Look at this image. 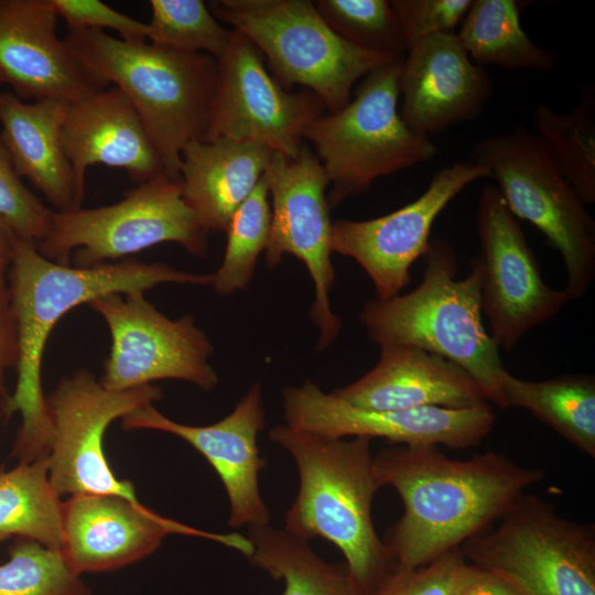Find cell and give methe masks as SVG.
I'll return each mask as SVG.
<instances>
[{
  "instance_id": "cell-1",
  "label": "cell",
  "mask_w": 595,
  "mask_h": 595,
  "mask_svg": "<svg viewBox=\"0 0 595 595\" xmlns=\"http://www.w3.org/2000/svg\"><path fill=\"white\" fill-rule=\"evenodd\" d=\"M374 464L381 487H393L403 504L383 540L393 571L416 569L459 548L544 477L542 469L520 466L501 453L459 461L437 445L385 448Z\"/></svg>"
},
{
  "instance_id": "cell-2",
  "label": "cell",
  "mask_w": 595,
  "mask_h": 595,
  "mask_svg": "<svg viewBox=\"0 0 595 595\" xmlns=\"http://www.w3.org/2000/svg\"><path fill=\"white\" fill-rule=\"evenodd\" d=\"M10 302L18 335L17 383L3 413H19L12 454L32 462L48 454L52 424L42 387V359L55 324L72 309L94 299L145 292L163 283L210 285L213 273L181 271L163 262L127 258L79 268L44 257L35 244L15 237L10 262Z\"/></svg>"
},
{
  "instance_id": "cell-3",
  "label": "cell",
  "mask_w": 595,
  "mask_h": 595,
  "mask_svg": "<svg viewBox=\"0 0 595 595\" xmlns=\"http://www.w3.org/2000/svg\"><path fill=\"white\" fill-rule=\"evenodd\" d=\"M269 437L290 453L299 470V493L284 530L306 541L322 538L333 543L361 595L369 593L393 571L371 517L374 496L381 488L372 439H332L286 425L271 429Z\"/></svg>"
},
{
  "instance_id": "cell-4",
  "label": "cell",
  "mask_w": 595,
  "mask_h": 595,
  "mask_svg": "<svg viewBox=\"0 0 595 595\" xmlns=\"http://www.w3.org/2000/svg\"><path fill=\"white\" fill-rule=\"evenodd\" d=\"M420 284L403 295L372 299L359 317L380 347L411 346L441 356L464 369L489 402L506 409L499 387L505 369L499 348L485 328L480 309V261L457 279L458 261L445 240H431Z\"/></svg>"
},
{
  "instance_id": "cell-5",
  "label": "cell",
  "mask_w": 595,
  "mask_h": 595,
  "mask_svg": "<svg viewBox=\"0 0 595 595\" xmlns=\"http://www.w3.org/2000/svg\"><path fill=\"white\" fill-rule=\"evenodd\" d=\"M65 42L93 73L121 89L137 109L167 177L180 178L184 147L204 140L217 60L149 42L129 43L104 31H69Z\"/></svg>"
},
{
  "instance_id": "cell-6",
  "label": "cell",
  "mask_w": 595,
  "mask_h": 595,
  "mask_svg": "<svg viewBox=\"0 0 595 595\" xmlns=\"http://www.w3.org/2000/svg\"><path fill=\"white\" fill-rule=\"evenodd\" d=\"M404 56L367 74L354 98L305 129L331 188V208L366 192L381 176L425 163L437 152L430 137L413 131L398 110Z\"/></svg>"
},
{
  "instance_id": "cell-7",
  "label": "cell",
  "mask_w": 595,
  "mask_h": 595,
  "mask_svg": "<svg viewBox=\"0 0 595 595\" xmlns=\"http://www.w3.org/2000/svg\"><path fill=\"white\" fill-rule=\"evenodd\" d=\"M213 15L264 56L279 84L314 93L326 112L350 100L354 84L398 57L359 48L338 36L310 0H213Z\"/></svg>"
},
{
  "instance_id": "cell-8",
  "label": "cell",
  "mask_w": 595,
  "mask_h": 595,
  "mask_svg": "<svg viewBox=\"0 0 595 595\" xmlns=\"http://www.w3.org/2000/svg\"><path fill=\"white\" fill-rule=\"evenodd\" d=\"M470 160L486 165L510 212L532 224L561 255L569 301L595 279V221L538 136L523 126L475 143Z\"/></svg>"
},
{
  "instance_id": "cell-9",
  "label": "cell",
  "mask_w": 595,
  "mask_h": 595,
  "mask_svg": "<svg viewBox=\"0 0 595 595\" xmlns=\"http://www.w3.org/2000/svg\"><path fill=\"white\" fill-rule=\"evenodd\" d=\"M500 520L459 547L464 558L520 595H595L594 526L569 520L524 493Z\"/></svg>"
},
{
  "instance_id": "cell-10",
  "label": "cell",
  "mask_w": 595,
  "mask_h": 595,
  "mask_svg": "<svg viewBox=\"0 0 595 595\" xmlns=\"http://www.w3.org/2000/svg\"><path fill=\"white\" fill-rule=\"evenodd\" d=\"M207 234L183 197L180 178L138 184L116 204L55 212L39 251L57 263L88 268L116 262L163 242L207 255Z\"/></svg>"
},
{
  "instance_id": "cell-11",
  "label": "cell",
  "mask_w": 595,
  "mask_h": 595,
  "mask_svg": "<svg viewBox=\"0 0 595 595\" xmlns=\"http://www.w3.org/2000/svg\"><path fill=\"white\" fill-rule=\"evenodd\" d=\"M162 390L153 385L113 391L85 369L60 380L46 397L52 424L48 478L63 495H115L140 504L131 482L119 479L104 451V435L117 419L153 404Z\"/></svg>"
},
{
  "instance_id": "cell-12",
  "label": "cell",
  "mask_w": 595,
  "mask_h": 595,
  "mask_svg": "<svg viewBox=\"0 0 595 595\" xmlns=\"http://www.w3.org/2000/svg\"><path fill=\"white\" fill-rule=\"evenodd\" d=\"M106 323L111 338L101 385L123 391L161 379L212 390L218 376L208 358L213 346L192 315L171 320L143 292L113 293L87 304Z\"/></svg>"
},
{
  "instance_id": "cell-13",
  "label": "cell",
  "mask_w": 595,
  "mask_h": 595,
  "mask_svg": "<svg viewBox=\"0 0 595 595\" xmlns=\"http://www.w3.org/2000/svg\"><path fill=\"white\" fill-rule=\"evenodd\" d=\"M475 220L482 313L495 344L510 351L529 331L556 316L569 298L544 282L518 218L496 186L483 187Z\"/></svg>"
},
{
  "instance_id": "cell-14",
  "label": "cell",
  "mask_w": 595,
  "mask_h": 595,
  "mask_svg": "<svg viewBox=\"0 0 595 595\" xmlns=\"http://www.w3.org/2000/svg\"><path fill=\"white\" fill-rule=\"evenodd\" d=\"M310 90L288 91L267 71L262 55L240 32L231 30L217 77L203 141H252L295 158L307 126L325 113Z\"/></svg>"
},
{
  "instance_id": "cell-15",
  "label": "cell",
  "mask_w": 595,
  "mask_h": 595,
  "mask_svg": "<svg viewBox=\"0 0 595 595\" xmlns=\"http://www.w3.org/2000/svg\"><path fill=\"white\" fill-rule=\"evenodd\" d=\"M264 176L272 198L267 266L273 269L290 253L306 267L315 291L310 316L320 329L317 349L323 350L342 327L328 298L335 270L331 261L333 223L326 197L327 176L305 144L295 158L272 153Z\"/></svg>"
},
{
  "instance_id": "cell-16",
  "label": "cell",
  "mask_w": 595,
  "mask_h": 595,
  "mask_svg": "<svg viewBox=\"0 0 595 595\" xmlns=\"http://www.w3.org/2000/svg\"><path fill=\"white\" fill-rule=\"evenodd\" d=\"M488 177L489 169L470 159L446 165L433 174L419 197L394 212L333 223L332 252L354 259L371 279L378 299L399 295L410 283L412 263L429 249L436 217L466 186Z\"/></svg>"
},
{
  "instance_id": "cell-17",
  "label": "cell",
  "mask_w": 595,
  "mask_h": 595,
  "mask_svg": "<svg viewBox=\"0 0 595 595\" xmlns=\"http://www.w3.org/2000/svg\"><path fill=\"white\" fill-rule=\"evenodd\" d=\"M282 396L286 426L332 439L380 437L392 444L465 450L480 444L496 420L489 404L469 409H361L323 392L311 381L285 388Z\"/></svg>"
},
{
  "instance_id": "cell-18",
  "label": "cell",
  "mask_w": 595,
  "mask_h": 595,
  "mask_svg": "<svg viewBox=\"0 0 595 595\" xmlns=\"http://www.w3.org/2000/svg\"><path fill=\"white\" fill-rule=\"evenodd\" d=\"M173 533L209 539L246 556L252 550L247 537L198 530L121 496L79 494L63 501L61 551L78 575L111 572L138 562Z\"/></svg>"
},
{
  "instance_id": "cell-19",
  "label": "cell",
  "mask_w": 595,
  "mask_h": 595,
  "mask_svg": "<svg viewBox=\"0 0 595 595\" xmlns=\"http://www.w3.org/2000/svg\"><path fill=\"white\" fill-rule=\"evenodd\" d=\"M122 428L156 430L181 437L199 452L219 476L230 504L228 524L255 527L268 524L270 512L259 490L258 476L266 466L257 445L264 429L262 387L255 383L223 420L204 426L173 421L153 404L121 419Z\"/></svg>"
},
{
  "instance_id": "cell-20",
  "label": "cell",
  "mask_w": 595,
  "mask_h": 595,
  "mask_svg": "<svg viewBox=\"0 0 595 595\" xmlns=\"http://www.w3.org/2000/svg\"><path fill=\"white\" fill-rule=\"evenodd\" d=\"M52 0H0V79L19 98L74 101L109 86L56 34Z\"/></svg>"
},
{
  "instance_id": "cell-21",
  "label": "cell",
  "mask_w": 595,
  "mask_h": 595,
  "mask_svg": "<svg viewBox=\"0 0 595 595\" xmlns=\"http://www.w3.org/2000/svg\"><path fill=\"white\" fill-rule=\"evenodd\" d=\"M493 94L488 73L472 61L455 33L423 40L404 56L399 112L418 133L430 137L475 120Z\"/></svg>"
},
{
  "instance_id": "cell-22",
  "label": "cell",
  "mask_w": 595,
  "mask_h": 595,
  "mask_svg": "<svg viewBox=\"0 0 595 595\" xmlns=\"http://www.w3.org/2000/svg\"><path fill=\"white\" fill-rule=\"evenodd\" d=\"M61 141L83 196L86 171L91 165L123 169L138 184L165 175L137 109L116 86L68 101Z\"/></svg>"
},
{
  "instance_id": "cell-23",
  "label": "cell",
  "mask_w": 595,
  "mask_h": 595,
  "mask_svg": "<svg viewBox=\"0 0 595 595\" xmlns=\"http://www.w3.org/2000/svg\"><path fill=\"white\" fill-rule=\"evenodd\" d=\"M380 349L370 371L331 393L354 407L377 411L489 404L482 387L456 364L411 346Z\"/></svg>"
},
{
  "instance_id": "cell-24",
  "label": "cell",
  "mask_w": 595,
  "mask_h": 595,
  "mask_svg": "<svg viewBox=\"0 0 595 595\" xmlns=\"http://www.w3.org/2000/svg\"><path fill=\"white\" fill-rule=\"evenodd\" d=\"M67 102H25L14 93H0V138L19 175L29 178L55 212L80 208L84 201L61 141Z\"/></svg>"
},
{
  "instance_id": "cell-25",
  "label": "cell",
  "mask_w": 595,
  "mask_h": 595,
  "mask_svg": "<svg viewBox=\"0 0 595 595\" xmlns=\"http://www.w3.org/2000/svg\"><path fill=\"white\" fill-rule=\"evenodd\" d=\"M272 151L252 141H192L181 153L183 197L202 226L225 231L263 176Z\"/></svg>"
},
{
  "instance_id": "cell-26",
  "label": "cell",
  "mask_w": 595,
  "mask_h": 595,
  "mask_svg": "<svg viewBox=\"0 0 595 595\" xmlns=\"http://www.w3.org/2000/svg\"><path fill=\"white\" fill-rule=\"evenodd\" d=\"M505 408H521L595 457V377L563 375L543 381L523 380L506 368L499 377Z\"/></svg>"
},
{
  "instance_id": "cell-27",
  "label": "cell",
  "mask_w": 595,
  "mask_h": 595,
  "mask_svg": "<svg viewBox=\"0 0 595 595\" xmlns=\"http://www.w3.org/2000/svg\"><path fill=\"white\" fill-rule=\"evenodd\" d=\"M521 2L472 0L456 37L474 63L508 71H550L553 52L538 46L520 22Z\"/></svg>"
},
{
  "instance_id": "cell-28",
  "label": "cell",
  "mask_w": 595,
  "mask_h": 595,
  "mask_svg": "<svg viewBox=\"0 0 595 595\" xmlns=\"http://www.w3.org/2000/svg\"><path fill=\"white\" fill-rule=\"evenodd\" d=\"M250 564L282 580V595H361L346 563L326 562L307 541L271 526L248 527Z\"/></svg>"
},
{
  "instance_id": "cell-29",
  "label": "cell",
  "mask_w": 595,
  "mask_h": 595,
  "mask_svg": "<svg viewBox=\"0 0 595 595\" xmlns=\"http://www.w3.org/2000/svg\"><path fill=\"white\" fill-rule=\"evenodd\" d=\"M13 537L62 549L63 501L51 485L47 456L0 472V543Z\"/></svg>"
},
{
  "instance_id": "cell-30",
  "label": "cell",
  "mask_w": 595,
  "mask_h": 595,
  "mask_svg": "<svg viewBox=\"0 0 595 595\" xmlns=\"http://www.w3.org/2000/svg\"><path fill=\"white\" fill-rule=\"evenodd\" d=\"M533 132L563 176L587 205L595 203V99L584 94L569 112L542 102L534 109Z\"/></svg>"
},
{
  "instance_id": "cell-31",
  "label": "cell",
  "mask_w": 595,
  "mask_h": 595,
  "mask_svg": "<svg viewBox=\"0 0 595 595\" xmlns=\"http://www.w3.org/2000/svg\"><path fill=\"white\" fill-rule=\"evenodd\" d=\"M268 195V183L263 174L227 225L225 256L217 272L213 273L210 284L220 296L247 289L252 280L258 257L266 250L270 236L271 209Z\"/></svg>"
},
{
  "instance_id": "cell-32",
  "label": "cell",
  "mask_w": 595,
  "mask_h": 595,
  "mask_svg": "<svg viewBox=\"0 0 595 595\" xmlns=\"http://www.w3.org/2000/svg\"><path fill=\"white\" fill-rule=\"evenodd\" d=\"M148 42L184 53H205L219 60L231 30L225 29L202 0H151Z\"/></svg>"
},
{
  "instance_id": "cell-33",
  "label": "cell",
  "mask_w": 595,
  "mask_h": 595,
  "mask_svg": "<svg viewBox=\"0 0 595 595\" xmlns=\"http://www.w3.org/2000/svg\"><path fill=\"white\" fill-rule=\"evenodd\" d=\"M0 595H93L61 550L17 538L0 564Z\"/></svg>"
},
{
  "instance_id": "cell-34",
  "label": "cell",
  "mask_w": 595,
  "mask_h": 595,
  "mask_svg": "<svg viewBox=\"0 0 595 595\" xmlns=\"http://www.w3.org/2000/svg\"><path fill=\"white\" fill-rule=\"evenodd\" d=\"M325 23L348 43L370 52L405 56L398 20L387 0H317Z\"/></svg>"
},
{
  "instance_id": "cell-35",
  "label": "cell",
  "mask_w": 595,
  "mask_h": 595,
  "mask_svg": "<svg viewBox=\"0 0 595 595\" xmlns=\"http://www.w3.org/2000/svg\"><path fill=\"white\" fill-rule=\"evenodd\" d=\"M54 214L23 184L0 138V219L17 238L37 245Z\"/></svg>"
},
{
  "instance_id": "cell-36",
  "label": "cell",
  "mask_w": 595,
  "mask_h": 595,
  "mask_svg": "<svg viewBox=\"0 0 595 595\" xmlns=\"http://www.w3.org/2000/svg\"><path fill=\"white\" fill-rule=\"evenodd\" d=\"M407 52L434 35L454 34L472 0H392Z\"/></svg>"
},
{
  "instance_id": "cell-37",
  "label": "cell",
  "mask_w": 595,
  "mask_h": 595,
  "mask_svg": "<svg viewBox=\"0 0 595 595\" xmlns=\"http://www.w3.org/2000/svg\"><path fill=\"white\" fill-rule=\"evenodd\" d=\"M464 565L456 548L416 569L392 571L365 595H452Z\"/></svg>"
},
{
  "instance_id": "cell-38",
  "label": "cell",
  "mask_w": 595,
  "mask_h": 595,
  "mask_svg": "<svg viewBox=\"0 0 595 595\" xmlns=\"http://www.w3.org/2000/svg\"><path fill=\"white\" fill-rule=\"evenodd\" d=\"M69 31L111 29L129 43L148 42V24L134 20L99 0H52Z\"/></svg>"
},
{
  "instance_id": "cell-39",
  "label": "cell",
  "mask_w": 595,
  "mask_h": 595,
  "mask_svg": "<svg viewBox=\"0 0 595 595\" xmlns=\"http://www.w3.org/2000/svg\"><path fill=\"white\" fill-rule=\"evenodd\" d=\"M452 595H520L504 580L465 563Z\"/></svg>"
},
{
  "instance_id": "cell-40",
  "label": "cell",
  "mask_w": 595,
  "mask_h": 595,
  "mask_svg": "<svg viewBox=\"0 0 595 595\" xmlns=\"http://www.w3.org/2000/svg\"><path fill=\"white\" fill-rule=\"evenodd\" d=\"M18 335L9 289L4 277L0 279V381H3L7 368L17 366Z\"/></svg>"
},
{
  "instance_id": "cell-41",
  "label": "cell",
  "mask_w": 595,
  "mask_h": 595,
  "mask_svg": "<svg viewBox=\"0 0 595 595\" xmlns=\"http://www.w3.org/2000/svg\"><path fill=\"white\" fill-rule=\"evenodd\" d=\"M15 236L0 219V272H4L10 264Z\"/></svg>"
},
{
  "instance_id": "cell-42",
  "label": "cell",
  "mask_w": 595,
  "mask_h": 595,
  "mask_svg": "<svg viewBox=\"0 0 595 595\" xmlns=\"http://www.w3.org/2000/svg\"><path fill=\"white\" fill-rule=\"evenodd\" d=\"M4 396V383L0 381V399Z\"/></svg>"
},
{
  "instance_id": "cell-43",
  "label": "cell",
  "mask_w": 595,
  "mask_h": 595,
  "mask_svg": "<svg viewBox=\"0 0 595 595\" xmlns=\"http://www.w3.org/2000/svg\"><path fill=\"white\" fill-rule=\"evenodd\" d=\"M3 277V272H0V279Z\"/></svg>"
},
{
  "instance_id": "cell-44",
  "label": "cell",
  "mask_w": 595,
  "mask_h": 595,
  "mask_svg": "<svg viewBox=\"0 0 595 595\" xmlns=\"http://www.w3.org/2000/svg\"><path fill=\"white\" fill-rule=\"evenodd\" d=\"M0 83H1V79H0Z\"/></svg>"
}]
</instances>
